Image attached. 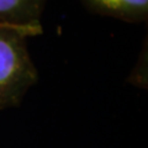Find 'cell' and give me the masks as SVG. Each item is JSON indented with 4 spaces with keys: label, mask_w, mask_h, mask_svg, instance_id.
<instances>
[{
    "label": "cell",
    "mask_w": 148,
    "mask_h": 148,
    "mask_svg": "<svg viewBox=\"0 0 148 148\" xmlns=\"http://www.w3.org/2000/svg\"><path fill=\"white\" fill-rule=\"evenodd\" d=\"M27 37L30 32L0 24V110L18 106L38 80Z\"/></svg>",
    "instance_id": "1"
},
{
    "label": "cell",
    "mask_w": 148,
    "mask_h": 148,
    "mask_svg": "<svg viewBox=\"0 0 148 148\" xmlns=\"http://www.w3.org/2000/svg\"><path fill=\"white\" fill-rule=\"evenodd\" d=\"M91 12L127 22H142L148 17V0H82Z\"/></svg>",
    "instance_id": "3"
},
{
    "label": "cell",
    "mask_w": 148,
    "mask_h": 148,
    "mask_svg": "<svg viewBox=\"0 0 148 148\" xmlns=\"http://www.w3.org/2000/svg\"><path fill=\"white\" fill-rule=\"evenodd\" d=\"M47 0H0V24L30 32L42 34L41 16Z\"/></svg>",
    "instance_id": "2"
}]
</instances>
